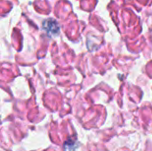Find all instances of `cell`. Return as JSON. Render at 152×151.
Masks as SVG:
<instances>
[{
	"instance_id": "cell-1",
	"label": "cell",
	"mask_w": 152,
	"mask_h": 151,
	"mask_svg": "<svg viewBox=\"0 0 152 151\" xmlns=\"http://www.w3.org/2000/svg\"><path fill=\"white\" fill-rule=\"evenodd\" d=\"M43 28L50 35H56L59 32V26H58L57 22L54 21V20H45L44 22Z\"/></svg>"
}]
</instances>
